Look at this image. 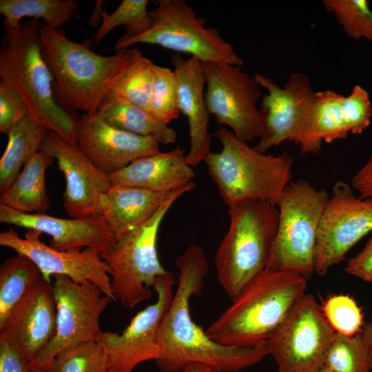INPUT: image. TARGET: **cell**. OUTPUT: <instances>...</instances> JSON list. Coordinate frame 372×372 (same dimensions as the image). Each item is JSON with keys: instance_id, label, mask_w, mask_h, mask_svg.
Wrapping results in <instances>:
<instances>
[{"instance_id": "cell-1", "label": "cell", "mask_w": 372, "mask_h": 372, "mask_svg": "<svg viewBox=\"0 0 372 372\" xmlns=\"http://www.w3.org/2000/svg\"><path fill=\"white\" fill-rule=\"evenodd\" d=\"M175 264L178 284L158 334L160 355L155 360L161 372H182L192 364H204L218 372H239L269 354L267 342L250 347L220 344L210 339L192 319L189 302L203 289L209 265L203 249L187 247Z\"/></svg>"}, {"instance_id": "cell-2", "label": "cell", "mask_w": 372, "mask_h": 372, "mask_svg": "<svg viewBox=\"0 0 372 372\" xmlns=\"http://www.w3.org/2000/svg\"><path fill=\"white\" fill-rule=\"evenodd\" d=\"M39 34L41 53L54 79L56 102L68 111L96 113L127 65L132 49L99 55L87 43L72 41L64 31L43 22Z\"/></svg>"}, {"instance_id": "cell-3", "label": "cell", "mask_w": 372, "mask_h": 372, "mask_svg": "<svg viewBox=\"0 0 372 372\" xmlns=\"http://www.w3.org/2000/svg\"><path fill=\"white\" fill-rule=\"evenodd\" d=\"M37 19L3 25L0 49L1 80L24 101L28 114L66 141L77 144L80 116L55 101L54 79L42 55Z\"/></svg>"}, {"instance_id": "cell-4", "label": "cell", "mask_w": 372, "mask_h": 372, "mask_svg": "<svg viewBox=\"0 0 372 372\" xmlns=\"http://www.w3.org/2000/svg\"><path fill=\"white\" fill-rule=\"evenodd\" d=\"M301 276L266 269L205 330L225 346L250 347L267 342L306 294Z\"/></svg>"}, {"instance_id": "cell-5", "label": "cell", "mask_w": 372, "mask_h": 372, "mask_svg": "<svg viewBox=\"0 0 372 372\" xmlns=\"http://www.w3.org/2000/svg\"><path fill=\"white\" fill-rule=\"evenodd\" d=\"M222 145L219 152L205 157L208 172L228 207L245 200H259L278 206L293 177V156H273L257 151L227 127L214 135Z\"/></svg>"}, {"instance_id": "cell-6", "label": "cell", "mask_w": 372, "mask_h": 372, "mask_svg": "<svg viewBox=\"0 0 372 372\" xmlns=\"http://www.w3.org/2000/svg\"><path fill=\"white\" fill-rule=\"evenodd\" d=\"M259 200H245L229 208V225L215 255L217 280L232 302L268 265L279 210Z\"/></svg>"}, {"instance_id": "cell-7", "label": "cell", "mask_w": 372, "mask_h": 372, "mask_svg": "<svg viewBox=\"0 0 372 372\" xmlns=\"http://www.w3.org/2000/svg\"><path fill=\"white\" fill-rule=\"evenodd\" d=\"M194 188V182L173 191L158 211L147 221L116 239L100 254L110 268L111 286L123 307L134 309L152 297L156 279L167 273L158 258V233L164 217L173 204Z\"/></svg>"}, {"instance_id": "cell-8", "label": "cell", "mask_w": 372, "mask_h": 372, "mask_svg": "<svg viewBox=\"0 0 372 372\" xmlns=\"http://www.w3.org/2000/svg\"><path fill=\"white\" fill-rule=\"evenodd\" d=\"M304 179L291 182L278 205L279 220L267 269L309 279L315 272L318 229L329 199Z\"/></svg>"}, {"instance_id": "cell-9", "label": "cell", "mask_w": 372, "mask_h": 372, "mask_svg": "<svg viewBox=\"0 0 372 372\" xmlns=\"http://www.w3.org/2000/svg\"><path fill=\"white\" fill-rule=\"evenodd\" d=\"M150 11L151 25L147 30L132 36L122 35L114 47L117 51L137 43L157 45L176 54H187L201 63L223 62L242 65V59L219 32L206 27L183 0H159Z\"/></svg>"}, {"instance_id": "cell-10", "label": "cell", "mask_w": 372, "mask_h": 372, "mask_svg": "<svg viewBox=\"0 0 372 372\" xmlns=\"http://www.w3.org/2000/svg\"><path fill=\"white\" fill-rule=\"evenodd\" d=\"M52 285L56 318L54 335L30 368L44 371L61 350L97 342L99 319L112 300L92 283L78 284L65 276L54 275Z\"/></svg>"}, {"instance_id": "cell-11", "label": "cell", "mask_w": 372, "mask_h": 372, "mask_svg": "<svg viewBox=\"0 0 372 372\" xmlns=\"http://www.w3.org/2000/svg\"><path fill=\"white\" fill-rule=\"evenodd\" d=\"M335 331L311 294H305L267 340L278 372H316Z\"/></svg>"}, {"instance_id": "cell-12", "label": "cell", "mask_w": 372, "mask_h": 372, "mask_svg": "<svg viewBox=\"0 0 372 372\" xmlns=\"http://www.w3.org/2000/svg\"><path fill=\"white\" fill-rule=\"evenodd\" d=\"M202 63L209 114L246 143L260 138L264 130L257 104L262 96L254 76L251 77L238 65L223 62Z\"/></svg>"}, {"instance_id": "cell-13", "label": "cell", "mask_w": 372, "mask_h": 372, "mask_svg": "<svg viewBox=\"0 0 372 372\" xmlns=\"http://www.w3.org/2000/svg\"><path fill=\"white\" fill-rule=\"evenodd\" d=\"M372 232V198L354 194L347 183L338 180L320 221L315 254V272L325 276L344 260L349 251Z\"/></svg>"}, {"instance_id": "cell-14", "label": "cell", "mask_w": 372, "mask_h": 372, "mask_svg": "<svg viewBox=\"0 0 372 372\" xmlns=\"http://www.w3.org/2000/svg\"><path fill=\"white\" fill-rule=\"evenodd\" d=\"M371 116L369 94L359 85L347 96L329 90L314 92L296 145L301 155L317 154L323 142L344 139L349 133L361 134Z\"/></svg>"}, {"instance_id": "cell-15", "label": "cell", "mask_w": 372, "mask_h": 372, "mask_svg": "<svg viewBox=\"0 0 372 372\" xmlns=\"http://www.w3.org/2000/svg\"><path fill=\"white\" fill-rule=\"evenodd\" d=\"M174 282L170 272L158 277L154 304L138 311L121 333L101 331L97 342L107 358L110 372H132L140 363L158 358V330L174 297Z\"/></svg>"}, {"instance_id": "cell-16", "label": "cell", "mask_w": 372, "mask_h": 372, "mask_svg": "<svg viewBox=\"0 0 372 372\" xmlns=\"http://www.w3.org/2000/svg\"><path fill=\"white\" fill-rule=\"evenodd\" d=\"M41 234L29 229L21 238L16 231L10 229L0 234V245L28 257L48 281H51V276L62 275L78 284L92 283L115 300L111 286V270L100 252L90 247L57 250L41 240Z\"/></svg>"}, {"instance_id": "cell-17", "label": "cell", "mask_w": 372, "mask_h": 372, "mask_svg": "<svg viewBox=\"0 0 372 372\" xmlns=\"http://www.w3.org/2000/svg\"><path fill=\"white\" fill-rule=\"evenodd\" d=\"M41 152L56 161L65 179L63 207L73 218L101 215L102 199L111 186L108 176L98 169L77 144L47 131Z\"/></svg>"}, {"instance_id": "cell-18", "label": "cell", "mask_w": 372, "mask_h": 372, "mask_svg": "<svg viewBox=\"0 0 372 372\" xmlns=\"http://www.w3.org/2000/svg\"><path fill=\"white\" fill-rule=\"evenodd\" d=\"M255 79L267 93L262 96L260 112L263 135L254 147L265 153L285 141L295 145L314 92L309 78L302 72L292 73L283 87L262 74Z\"/></svg>"}, {"instance_id": "cell-19", "label": "cell", "mask_w": 372, "mask_h": 372, "mask_svg": "<svg viewBox=\"0 0 372 372\" xmlns=\"http://www.w3.org/2000/svg\"><path fill=\"white\" fill-rule=\"evenodd\" d=\"M56 318L52 284L41 276L0 326V340L16 346L30 367L54 335Z\"/></svg>"}, {"instance_id": "cell-20", "label": "cell", "mask_w": 372, "mask_h": 372, "mask_svg": "<svg viewBox=\"0 0 372 372\" xmlns=\"http://www.w3.org/2000/svg\"><path fill=\"white\" fill-rule=\"evenodd\" d=\"M77 145L93 164L107 176L140 158L160 152V144L155 139L112 127L97 112L84 113L80 116Z\"/></svg>"}, {"instance_id": "cell-21", "label": "cell", "mask_w": 372, "mask_h": 372, "mask_svg": "<svg viewBox=\"0 0 372 372\" xmlns=\"http://www.w3.org/2000/svg\"><path fill=\"white\" fill-rule=\"evenodd\" d=\"M0 222L46 234L52 238L50 246L60 251L90 247L101 254L117 239L101 215L62 218L45 213L25 214L0 203Z\"/></svg>"}, {"instance_id": "cell-22", "label": "cell", "mask_w": 372, "mask_h": 372, "mask_svg": "<svg viewBox=\"0 0 372 372\" xmlns=\"http://www.w3.org/2000/svg\"><path fill=\"white\" fill-rule=\"evenodd\" d=\"M171 61L177 81L179 110L188 121L189 148L186 160L194 167L204 161L211 152L209 114L205 99L203 63L192 56L185 59L176 53L172 56Z\"/></svg>"}, {"instance_id": "cell-23", "label": "cell", "mask_w": 372, "mask_h": 372, "mask_svg": "<svg viewBox=\"0 0 372 372\" xmlns=\"http://www.w3.org/2000/svg\"><path fill=\"white\" fill-rule=\"evenodd\" d=\"M194 176L185 150L177 146L168 152L140 158L108 178L114 185L169 193L193 182Z\"/></svg>"}, {"instance_id": "cell-24", "label": "cell", "mask_w": 372, "mask_h": 372, "mask_svg": "<svg viewBox=\"0 0 372 372\" xmlns=\"http://www.w3.org/2000/svg\"><path fill=\"white\" fill-rule=\"evenodd\" d=\"M112 184L101 203V216L116 238L149 219L170 194Z\"/></svg>"}, {"instance_id": "cell-25", "label": "cell", "mask_w": 372, "mask_h": 372, "mask_svg": "<svg viewBox=\"0 0 372 372\" xmlns=\"http://www.w3.org/2000/svg\"><path fill=\"white\" fill-rule=\"evenodd\" d=\"M53 161L41 151L34 154L12 185L1 194L0 203L25 214L45 213L50 205L45 174Z\"/></svg>"}, {"instance_id": "cell-26", "label": "cell", "mask_w": 372, "mask_h": 372, "mask_svg": "<svg viewBox=\"0 0 372 372\" xmlns=\"http://www.w3.org/2000/svg\"><path fill=\"white\" fill-rule=\"evenodd\" d=\"M48 129L28 114L8 132V144L0 159V193L14 183L25 163L40 150Z\"/></svg>"}, {"instance_id": "cell-27", "label": "cell", "mask_w": 372, "mask_h": 372, "mask_svg": "<svg viewBox=\"0 0 372 372\" xmlns=\"http://www.w3.org/2000/svg\"><path fill=\"white\" fill-rule=\"evenodd\" d=\"M97 114L117 129L155 139L159 144L174 143L177 133L149 111L132 103L106 99Z\"/></svg>"}, {"instance_id": "cell-28", "label": "cell", "mask_w": 372, "mask_h": 372, "mask_svg": "<svg viewBox=\"0 0 372 372\" xmlns=\"http://www.w3.org/2000/svg\"><path fill=\"white\" fill-rule=\"evenodd\" d=\"M76 0H1L3 25L17 26L23 17L41 19L48 26L59 29L72 19L76 10Z\"/></svg>"}, {"instance_id": "cell-29", "label": "cell", "mask_w": 372, "mask_h": 372, "mask_svg": "<svg viewBox=\"0 0 372 372\" xmlns=\"http://www.w3.org/2000/svg\"><path fill=\"white\" fill-rule=\"evenodd\" d=\"M371 322L365 323L353 335L335 332L324 366L332 372H369Z\"/></svg>"}, {"instance_id": "cell-30", "label": "cell", "mask_w": 372, "mask_h": 372, "mask_svg": "<svg viewBox=\"0 0 372 372\" xmlns=\"http://www.w3.org/2000/svg\"><path fill=\"white\" fill-rule=\"evenodd\" d=\"M41 276L23 255L17 254L4 261L0 267V326Z\"/></svg>"}, {"instance_id": "cell-31", "label": "cell", "mask_w": 372, "mask_h": 372, "mask_svg": "<svg viewBox=\"0 0 372 372\" xmlns=\"http://www.w3.org/2000/svg\"><path fill=\"white\" fill-rule=\"evenodd\" d=\"M154 63L137 48L107 99L126 102L150 112V94Z\"/></svg>"}, {"instance_id": "cell-32", "label": "cell", "mask_w": 372, "mask_h": 372, "mask_svg": "<svg viewBox=\"0 0 372 372\" xmlns=\"http://www.w3.org/2000/svg\"><path fill=\"white\" fill-rule=\"evenodd\" d=\"M44 372H110L107 358L97 342L80 344L59 352Z\"/></svg>"}, {"instance_id": "cell-33", "label": "cell", "mask_w": 372, "mask_h": 372, "mask_svg": "<svg viewBox=\"0 0 372 372\" xmlns=\"http://www.w3.org/2000/svg\"><path fill=\"white\" fill-rule=\"evenodd\" d=\"M147 0H123L111 14L103 11L102 23L92 39L95 45L116 27L125 25V36L140 34L150 27V11L147 10Z\"/></svg>"}, {"instance_id": "cell-34", "label": "cell", "mask_w": 372, "mask_h": 372, "mask_svg": "<svg viewBox=\"0 0 372 372\" xmlns=\"http://www.w3.org/2000/svg\"><path fill=\"white\" fill-rule=\"evenodd\" d=\"M324 9L333 14L346 35L372 41V12L366 0H323Z\"/></svg>"}, {"instance_id": "cell-35", "label": "cell", "mask_w": 372, "mask_h": 372, "mask_svg": "<svg viewBox=\"0 0 372 372\" xmlns=\"http://www.w3.org/2000/svg\"><path fill=\"white\" fill-rule=\"evenodd\" d=\"M150 112L166 125L180 114L175 73L173 70L156 64L153 66Z\"/></svg>"}, {"instance_id": "cell-36", "label": "cell", "mask_w": 372, "mask_h": 372, "mask_svg": "<svg viewBox=\"0 0 372 372\" xmlns=\"http://www.w3.org/2000/svg\"><path fill=\"white\" fill-rule=\"evenodd\" d=\"M323 314L335 332L353 335L359 333L364 323L361 308L353 298L347 294L329 296L321 307Z\"/></svg>"}, {"instance_id": "cell-37", "label": "cell", "mask_w": 372, "mask_h": 372, "mask_svg": "<svg viewBox=\"0 0 372 372\" xmlns=\"http://www.w3.org/2000/svg\"><path fill=\"white\" fill-rule=\"evenodd\" d=\"M29 110L21 97L10 85L0 81V132L8 133L23 119Z\"/></svg>"}, {"instance_id": "cell-38", "label": "cell", "mask_w": 372, "mask_h": 372, "mask_svg": "<svg viewBox=\"0 0 372 372\" xmlns=\"http://www.w3.org/2000/svg\"><path fill=\"white\" fill-rule=\"evenodd\" d=\"M344 270L372 285V232L364 248L349 260Z\"/></svg>"}, {"instance_id": "cell-39", "label": "cell", "mask_w": 372, "mask_h": 372, "mask_svg": "<svg viewBox=\"0 0 372 372\" xmlns=\"http://www.w3.org/2000/svg\"><path fill=\"white\" fill-rule=\"evenodd\" d=\"M30 364L14 344L0 340V372H28Z\"/></svg>"}, {"instance_id": "cell-40", "label": "cell", "mask_w": 372, "mask_h": 372, "mask_svg": "<svg viewBox=\"0 0 372 372\" xmlns=\"http://www.w3.org/2000/svg\"><path fill=\"white\" fill-rule=\"evenodd\" d=\"M351 185L360 196L372 198V154L353 176Z\"/></svg>"}, {"instance_id": "cell-41", "label": "cell", "mask_w": 372, "mask_h": 372, "mask_svg": "<svg viewBox=\"0 0 372 372\" xmlns=\"http://www.w3.org/2000/svg\"><path fill=\"white\" fill-rule=\"evenodd\" d=\"M182 372H218L215 369L204 364H192L185 368Z\"/></svg>"}, {"instance_id": "cell-42", "label": "cell", "mask_w": 372, "mask_h": 372, "mask_svg": "<svg viewBox=\"0 0 372 372\" xmlns=\"http://www.w3.org/2000/svg\"><path fill=\"white\" fill-rule=\"evenodd\" d=\"M370 360H371V368L372 370V322H371V335L370 340Z\"/></svg>"}, {"instance_id": "cell-43", "label": "cell", "mask_w": 372, "mask_h": 372, "mask_svg": "<svg viewBox=\"0 0 372 372\" xmlns=\"http://www.w3.org/2000/svg\"><path fill=\"white\" fill-rule=\"evenodd\" d=\"M316 372H332L331 370H329L328 368L324 366V365Z\"/></svg>"}, {"instance_id": "cell-44", "label": "cell", "mask_w": 372, "mask_h": 372, "mask_svg": "<svg viewBox=\"0 0 372 372\" xmlns=\"http://www.w3.org/2000/svg\"><path fill=\"white\" fill-rule=\"evenodd\" d=\"M28 372H44L43 371L30 368Z\"/></svg>"}]
</instances>
